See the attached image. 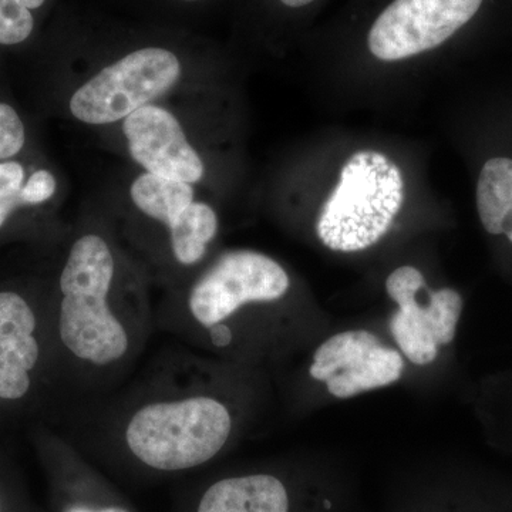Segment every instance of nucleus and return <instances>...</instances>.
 <instances>
[{
    "instance_id": "4",
    "label": "nucleus",
    "mask_w": 512,
    "mask_h": 512,
    "mask_svg": "<svg viewBox=\"0 0 512 512\" xmlns=\"http://www.w3.org/2000/svg\"><path fill=\"white\" fill-rule=\"evenodd\" d=\"M181 76V62L171 50L146 46L100 70L70 100V111L86 124H111L167 93Z\"/></svg>"
},
{
    "instance_id": "12",
    "label": "nucleus",
    "mask_w": 512,
    "mask_h": 512,
    "mask_svg": "<svg viewBox=\"0 0 512 512\" xmlns=\"http://www.w3.org/2000/svg\"><path fill=\"white\" fill-rule=\"evenodd\" d=\"M220 229L217 212L205 202H192L170 229V266L178 274L194 271L207 258Z\"/></svg>"
},
{
    "instance_id": "5",
    "label": "nucleus",
    "mask_w": 512,
    "mask_h": 512,
    "mask_svg": "<svg viewBox=\"0 0 512 512\" xmlns=\"http://www.w3.org/2000/svg\"><path fill=\"white\" fill-rule=\"evenodd\" d=\"M485 0H386L365 33L367 52L384 63L434 52L466 29Z\"/></svg>"
},
{
    "instance_id": "6",
    "label": "nucleus",
    "mask_w": 512,
    "mask_h": 512,
    "mask_svg": "<svg viewBox=\"0 0 512 512\" xmlns=\"http://www.w3.org/2000/svg\"><path fill=\"white\" fill-rule=\"evenodd\" d=\"M43 369L57 379L47 316L22 293L0 292V402L25 400Z\"/></svg>"
},
{
    "instance_id": "19",
    "label": "nucleus",
    "mask_w": 512,
    "mask_h": 512,
    "mask_svg": "<svg viewBox=\"0 0 512 512\" xmlns=\"http://www.w3.org/2000/svg\"><path fill=\"white\" fill-rule=\"evenodd\" d=\"M421 289H426V281L423 274L414 266L396 269L386 281V291L397 305L417 296Z\"/></svg>"
},
{
    "instance_id": "9",
    "label": "nucleus",
    "mask_w": 512,
    "mask_h": 512,
    "mask_svg": "<svg viewBox=\"0 0 512 512\" xmlns=\"http://www.w3.org/2000/svg\"><path fill=\"white\" fill-rule=\"evenodd\" d=\"M191 512H291V495L274 474H242L207 485Z\"/></svg>"
},
{
    "instance_id": "16",
    "label": "nucleus",
    "mask_w": 512,
    "mask_h": 512,
    "mask_svg": "<svg viewBox=\"0 0 512 512\" xmlns=\"http://www.w3.org/2000/svg\"><path fill=\"white\" fill-rule=\"evenodd\" d=\"M46 0H0V45L13 46L28 40L35 29L33 10Z\"/></svg>"
},
{
    "instance_id": "11",
    "label": "nucleus",
    "mask_w": 512,
    "mask_h": 512,
    "mask_svg": "<svg viewBox=\"0 0 512 512\" xmlns=\"http://www.w3.org/2000/svg\"><path fill=\"white\" fill-rule=\"evenodd\" d=\"M130 197L138 211L163 228L165 234V254L170 265V229L183 214L185 208L194 202V188L184 181L164 178L160 175L144 173L138 175L131 184Z\"/></svg>"
},
{
    "instance_id": "13",
    "label": "nucleus",
    "mask_w": 512,
    "mask_h": 512,
    "mask_svg": "<svg viewBox=\"0 0 512 512\" xmlns=\"http://www.w3.org/2000/svg\"><path fill=\"white\" fill-rule=\"evenodd\" d=\"M477 210L491 235H505L512 244V158L495 157L481 170L477 183Z\"/></svg>"
},
{
    "instance_id": "22",
    "label": "nucleus",
    "mask_w": 512,
    "mask_h": 512,
    "mask_svg": "<svg viewBox=\"0 0 512 512\" xmlns=\"http://www.w3.org/2000/svg\"><path fill=\"white\" fill-rule=\"evenodd\" d=\"M177 2L185 3V5H192V3L205 2V0H177Z\"/></svg>"
},
{
    "instance_id": "17",
    "label": "nucleus",
    "mask_w": 512,
    "mask_h": 512,
    "mask_svg": "<svg viewBox=\"0 0 512 512\" xmlns=\"http://www.w3.org/2000/svg\"><path fill=\"white\" fill-rule=\"evenodd\" d=\"M25 170L16 161L0 163V229L9 220L12 212L23 205L22 188Z\"/></svg>"
},
{
    "instance_id": "7",
    "label": "nucleus",
    "mask_w": 512,
    "mask_h": 512,
    "mask_svg": "<svg viewBox=\"0 0 512 512\" xmlns=\"http://www.w3.org/2000/svg\"><path fill=\"white\" fill-rule=\"evenodd\" d=\"M403 369L397 350L386 348L367 330H348L316 350L309 375L325 382L333 396L348 399L397 382Z\"/></svg>"
},
{
    "instance_id": "23",
    "label": "nucleus",
    "mask_w": 512,
    "mask_h": 512,
    "mask_svg": "<svg viewBox=\"0 0 512 512\" xmlns=\"http://www.w3.org/2000/svg\"><path fill=\"white\" fill-rule=\"evenodd\" d=\"M0 512H5V511H3V500H2V495H0Z\"/></svg>"
},
{
    "instance_id": "15",
    "label": "nucleus",
    "mask_w": 512,
    "mask_h": 512,
    "mask_svg": "<svg viewBox=\"0 0 512 512\" xmlns=\"http://www.w3.org/2000/svg\"><path fill=\"white\" fill-rule=\"evenodd\" d=\"M461 311L463 298L460 293L450 288L430 293L429 302L421 305V318L433 332L439 346L453 342Z\"/></svg>"
},
{
    "instance_id": "10",
    "label": "nucleus",
    "mask_w": 512,
    "mask_h": 512,
    "mask_svg": "<svg viewBox=\"0 0 512 512\" xmlns=\"http://www.w3.org/2000/svg\"><path fill=\"white\" fill-rule=\"evenodd\" d=\"M49 446L62 493L60 512H133L107 491L73 441L52 439Z\"/></svg>"
},
{
    "instance_id": "8",
    "label": "nucleus",
    "mask_w": 512,
    "mask_h": 512,
    "mask_svg": "<svg viewBox=\"0 0 512 512\" xmlns=\"http://www.w3.org/2000/svg\"><path fill=\"white\" fill-rule=\"evenodd\" d=\"M123 133L131 157L147 173L164 178L198 183L204 177V163L188 143L183 127L174 114L148 104L126 117Z\"/></svg>"
},
{
    "instance_id": "2",
    "label": "nucleus",
    "mask_w": 512,
    "mask_h": 512,
    "mask_svg": "<svg viewBox=\"0 0 512 512\" xmlns=\"http://www.w3.org/2000/svg\"><path fill=\"white\" fill-rule=\"evenodd\" d=\"M100 232L77 235L64 258L47 315L57 382L74 402L121 386L157 330L136 272Z\"/></svg>"
},
{
    "instance_id": "3",
    "label": "nucleus",
    "mask_w": 512,
    "mask_h": 512,
    "mask_svg": "<svg viewBox=\"0 0 512 512\" xmlns=\"http://www.w3.org/2000/svg\"><path fill=\"white\" fill-rule=\"evenodd\" d=\"M403 200L399 165L379 151H357L320 211L316 234L332 251H363L387 234Z\"/></svg>"
},
{
    "instance_id": "18",
    "label": "nucleus",
    "mask_w": 512,
    "mask_h": 512,
    "mask_svg": "<svg viewBox=\"0 0 512 512\" xmlns=\"http://www.w3.org/2000/svg\"><path fill=\"white\" fill-rule=\"evenodd\" d=\"M25 146V127L9 104L0 103V160L16 156Z\"/></svg>"
},
{
    "instance_id": "21",
    "label": "nucleus",
    "mask_w": 512,
    "mask_h": 512,
    "mask_svg": "<svg viewBox=\"0 0 512 512\" xmlns=\"http://www.w3.org/2000/svg\"><path fill=\"white\" fill-rule=\"evenodd\" d=\"M286 12H303L315 6L319 0H275Z\"/></svg>"
},
{
    "instance_id": "20",
    "label": "nucleus",
    "mask_w": 512,
    "mask_h": 512,
    "mask_svg": "<svg viewBox=\"0 0 512 512\" xmlns=\"http://www.w3.org/2000/svg\"><path fill=\"white\" fill-rule=\"evenodd\" d=\"M56 180L46 170L36 171L22 188L23 205H39L49 201L55 195Z\"/></svg>"
},
{
    "instance_id": "14",
    "label": "nucleus",
    "mask_w": 512,
    "mask_h": 512,
    "mask_svg": "<svg viewBox=\"0 0 512 512\" xmlns=\"http://www.w3.org/2000/svg\"><path fill=\"white\" fill-rule=\"evenodd\" d=\"M420 311L421 305L417 298L403 303L390 320V329L410 362L414 365H429L439 355V343L421 318Z\"/></svg>"
},
{
    "instance_id": "1",
    "label": "nucleus",
    "mask_w": 512,
    "mask_h": 512,
    "mask_svg": "<svg viewBox=\"0 0 512 512\" xmlns=\"http://www.w3.org/2000/svg\"><path fill=\"white\" fill-rule=\"evenodd\" d=\"M228 376L180 343L161 350L117 389L73 403V443L151 476L207 466L237 431Z\"/></svg>"
}]
</instances>
